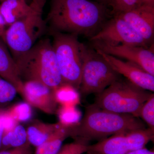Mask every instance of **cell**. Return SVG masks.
Returning a JSON list of instances; mask_svg holds the SVG:
<instances>
[{
	"instance_id": "obj_11",
	"label": "cell",
	"mask_w": 154,
	"mask_h": 154,
	"mask_svg": "<svg viewBox=\"0 0 154 154\" xmlns=\"http://www.w3.org/2000/svg\"><path fill=\"white\" fill-rule=\"evenodd\" d=\"M22 96L31 107L49 115L56 113L58 104L54 91L42 83L33 80L23 81Z\"/></svg>"
},
{
	"instance_id": "obj_27",
	"label": "cell",
	"mask_w": 154,
	"mask_h": 154,
	"mask_svg": "<svg viewBox=\"0 0 154 154\" xmlns=\"http://www.w3.org/2000/svg\"><path fill=\"white\" fill-rule=\"evenodd\" d=\"M11 118L6 114L5 109L0 108V147L5 128L8 124Z\"/></svg>"
},
{
	"instance_id": "obj_3",
	"label": "cell",
	"mask_w": 154,
	"mask_h": 154,
	"mask_svg": "<svg viewBox=\"0 0 154 154\" xmlns=\"http://www.w3.org/2000/svg\"><path fill=\"white\" fill-rule=\"evenodd\" d=\"M16 62L22 80L37 81L54 91L64 84L49 38L39 40Z\"/></svg>"
},
{
	"instance_id": "obj_22",
	"label": "cell",
	"mask_w": 154,
	"mask_h": 154,
	"mask_svg": "<svg viewBox=\"0 0 154 154\" xmlns=\"http://www.w3.org/2000/svg\"><path fill=\"white\" fill-rule=\"evenodd\" d=\"M17 91L12 84L0 76V108L12 102Z\"/></svg>"
},
{
	"instance_id": "obj_25",
	"label": "cell",
	"mask_w": 154,
	"mask_h": 154,
	"mask_svg": "<svg viewBox=\"0 0 154 154\" xmlns=\"http://www.w3.org/2000/svg\"><path fill=\"white\" fill-rule=\"evenodd\" d=\"M138 0H109L108 5L112 8V15L132 10L137 6Z\"/></svg>"
},
{
	"instance_id": "obj_19",
	"label": "cell",
	"mask_w": 154,
	"mask_h": 154,
	"mask_svg": "<svg viewBox=\"0 0 154 154\" xmlns=\"http://www.w3.org/2000/svg\"><path fill=\"white\" fill-rule=\"evenodd\" d=\"M77 90L72 86L63 84L54 91L56 100L61 106H75L79 103Z\"/></svg>"
},
{
	"instance_id": "obj_29",
	"label": "cell",
	"mask_w": 154,
	"mask_h": 154,
	"mask_svg": "<svg viewBox=\"0 0 154 154\" xmlns=\"http://www.w3.org/2000/svg\"><path fill=\"white\" fill-rule=\"evenodd\" d=\"M125 154H154V152L153 151L150 150L144 147L143 148L134 150Z\"/></svg>"
},
{
	"instance_id": "obj_8",
	"label": "cell",
	"mask_w": 154,
	"mask_h": 154,
	"mask_svg": "<svg viewBox=\"0 0 154 154\" xmlns=\"http://www.w3.org/2000/svg\"><path fill=\"white\" fill-rule=\"evenodd\" d=\"M154 130L149 128L137 130L111 136L99 142L89 145L87 154H125L143 148L153 140Z\"/></svg>"
},
{
	"instance_id": "obj_14",
	"label": "cell",
	"mask_w": 154,
	"mask_h": 154,
	"mask_svg": "<svg viewBox=\"0 0 154 154\" xmlns=\"http://www.w3.org/2000/svg\"><path fill=\"white\" fill-rule=\"evenodd\" d=\"M4 40L0 38V76L12 84L22 96L23 81L16 61Z\"/></svg>"
},
{
	"instance_id": "obj_17",
	"label": "cell",
	"mask_w": 154,
	"mask_h": 154,
	"mask_svg": "<svg viewBox=\"0 0 154 154\" xmlns=\"http://www.w3.org/2000/svg\"><path fill=\"white\" fill-rule=\"evenodd\" d=\"M71 127L62 125L46 140L36 147L35 154H57L65 140L69 137Z\"/></svg>"
},
{
	"instance_id": "obj_18",
	"label": "cell",
	"mask_w": 154,
	"mask_h": 154,
	"mask_svg": "<svg viewBox=\"0 0 154 154\" xmlns=\"http://www.w3.org/2000/svg\"><path fill=\"white\" fill-rule=\"evenodd\" d=\"M28 141L26 129L19 123L5 130L0 150L17 147Z\"/></svg>"
},
{
	"instance_id": "obj_5",
	"label": "cell",
	"mask_w": 154,
	"mask_h": 154,
	"mask_svg": "<svg viewBox=\"0 0 154 154\" xmlns=\"http://www.w3.org/2000/svg\"><path fill=\"white\" fill-rule=\"evenodd\" d=\"M151 93L122 77L96 95L94 104L104 110L139 118L141 107Z\"/></svg>"
},
{
	"instance_id": "obj_24",
	"label": "cell",
	"mask_w": 154,
	"mask_h": 154,
	"mask_svg": "<svg viewBox=\"0 0 154 154\" xmlns=\"http://www.w3.org/2000/svg\"><path fill=\"white\" fill-rule=\"evenodd\" d=\"M89 145V142L74 140L72 142L62 146L57 154H83L88 151Z\"/></svg>"
},
{
	"instance_id": "obj_31",
	"label": "cell",
	"mask_w": 154,
	"mask_h": 154,
	"mask_svg": "<svg viewBox=\"0 0 154 154\" xmlns=\"http://www.w3.org/2000/svg\"><path fill=\"white\" fill-rule=\"evenodd\" d=\"M97 1H98L99 2L103 3V4L107 5V6L108 5L109 0H97Z\"/></svg>"
},
{
	"instance_id": "obj_20",
	"label": "cell",
	"mask_w": 154,
	"mask_h": 154,
	"mask_svg": "<svg viewBox=\"0 0 154 154\" xmlns=\"http://www.w3.org/2000/svg\"><path fill=\"white\" fill-rule=\"evenodd\" d=\"M5 110L9 117L19 123L28 121L33 114L31 106L26 102L18 103Z\"/></svg>"
},
{
	"instance_id": "obj_32",
	"label": "cell",
	"mask_w": 154,
	"mask_h": 154,
	"mask_svg": "<svg viewBox=\"0 0 154 154\" xmlns=\"http://www.w3.org/2000/svg\"><path fill=\"white\" fill-rule=\"evenodd\" d=\"M5 1V0H0V2H3V1Z\"/></svg>"
},
{
	"instance_id": "obj_2",
	"label": "cell",
	"mask_w": 154,
	"mask_h": 154,
	"mask_svg": "<svg viewBox=\"0 0 154 154\" xmlns=\"http://www.w3.org/2000/svg\"><path fill=\"white\" fill-rule=\"evenodd\" d=\"M146 128L139 118L104 110L93 104L86 108L82 120L71 126L69 137L89 142Z\"/></svg>"
},
{
	"instance_id": "obj_23",
	"label": "cell",
	"mask_w": 154,
	"mask_h": 154,
	"mask_svg": "<svg viewBox=\"0 0 154 154\" xmlns=\"http://www.w3.org/2000/svg\"><path fill=\"white\" fill-rule=\"evenodd\" d=\"M141 117L149 128L154 130V95L152 94L149 98L143 105L140 113Z\"/></svg>"
},
{
	"instance_id": "obj_12",
	"label": "cell",
	"mask_w": 154,
	"mask_h": 154,
	"mask_svg": "<svg viewBox=\"0 0 154 154\" xmlns=\"http://www.w3.org/2000/svg\"><path fill=\"white\" fill-rule=\"evenodd\" d=\"M96 51L119 74L123 76L125 79L139 88L152 93L154 92V76L133 63L122 60L119 58Z\"/></svg>"
},
{
	"instance_id": "obj_16",
	"label": "cell",
	"mask_w": 154,
	"mask_h": 154,
	"mask_svg": "<svg viewBox=\"0 0 154 154\" xmlns=\"http://www.w3.org/2000/svg\"><path fill=\"white\" fill-rule=\"evenodd\" d=\"M62 125L35 120L26 129L27 139L31 146L37 147L50 137Z\"/></svg>"
},
{
	"instance_id": "obj_26",
	"label": "cell",
	"mask_w": 154,
	"mask_h": 154,
	"mask_svg": "<svg viewBox=\"0 0 154 154\" xmlns=\"http://www.w3.org/2000/svg\"><path fill=\"white\" fill-rule=\"evenodd\" d=\"M33 150L32 146L28 141L24 144L17 147L8 149L0 150V154H33Z\"/></svg>"
},
{
	"instance_id": "obj_9",
	"label": "cell",
	"mask_w": 154,
	"mask_h": 154,
	"mask_svg": "<svg viewBox=\"0 0 154 154\" xmlns=\"http://www.w3.org/2000/svg\"><path fill=\"white\" fill-rule=\"evenodd\" d=\"M90 40L112 45H127L146 48L151 46L125 20L114 15L106 21Z\"/></svg>"
},
{
	"instance_id": "obj_4",
	"label": "cell",
	"mask_w": 154,
	"mask_h": 154,
	"mask_svg": "<svg viewBox=\"0 0 154 154\" xmlns=\"http://www.w3.org/2000/svg\"><path fill=\"white\" fill-rule=\"evenodd\" d=\"M46 1L32 0L29 13L6 30L4 41L15 61L28 52L46 30L42 17Z\"/></svg>"
},
{
	"instance_id": "obj_13",
	"label": "cell",
	"mask_w": 154,
	"mask_h": 154,
	"mask_svg": "<svg viewBox=\"0 0 154 154\" xmlns=\"http://www.w3.org/2000/svg\"><path fill=\"white\" fill-rule=\"evenodd\" d=\"M113 15L125 20L149 45H153L154 6H137L130 11Z\"/></svg>"
},
{
	"instance_id": "obj_10",
	"label": "cell",
	"mask_w": 154,
	"mask_h": 154,
	"mask_svg": "<svg viewBox=\"0 0 154 154\" xmlns=\"http://www.w3.org/2000/svg\"><path fill=\"white\" fill-rule=\"evenodd\" d=\"M94 49L116 57L124 59L137 65L147 72L154 76V48L127 45H112L99 42H92Z\"/></svg>"
},
{
	"instance_id": "obj_6",
	"label": "cell",
	"mask_w": 154,
	"mask_h": 154,
	"mask_svg": "<svg viewBox=\"0 0 154 154\" xmlns=\"http://www.w3.org/2000/svg\"><path fill=\"white\" fill-rule=\"evenodd\" d=\"M53 47L63 84L79 89L82 61L81 43L78 35L50 32Z\"/></svg>"
},
{
	"instance_id": "obj_15",
	"label": "cell",
	"mask_w": 154,
	"mask_h": 154,
	"mask_svg": "<svg viewBox=\"0 0 154 154\" xmlns=\"http://www.w3.org/2000/svg\"><path fill=\"white\" fill-rule=\"evenodd\" d=\"M30 9L27 0H5L0 5V14L9 27L26 16Z\"/></svg>"
},
{
	"instance_id": "obj_7",
	"label": "cell",
	"mask_w": 154,
	"mask_h": 154,
	"mask_svg": "<svg viewBox=\"0 0 154 154\" xmlns=\"http://www.w3.org/2000/svg\"><path fill=\"white\" fill-rule=\"evenodd\" d=\"M82 57V68L79 91L84 96L100 94L122 77L99 53L83 43Z\"/></svg>"
},
{
	"instance_id": "obj_28",
	"label": "cell",
	"mask_w": 154,
	"mask_h": 154,
	"mask_svg": "<svg viewBox=\"0 0 154 154\" xmlns=\"http://www.w3.org/2000/svg\"><path fill=\"white\" fill-rule=\"evenodd\" d=\"M6 27L8 26L6 25L5 21L0 14V38H2L4 40L5 39V33L7 30L6 29Z\"/></svg>"
},
{
	"instance_id": "obj_1",
	"label": "cell",
	"mask_w": 154,
	"mask_h": 154,
	"mask_svg": "<svg viewBox=\"0 0 154 154\" xmlns=\"http://www.w3.org/2000/svg\"><path fill=\"white\" fill-rule=\"evenodd\" d=\"M107 5L89 0H51L46 23L50 32L91 38L112 15Z\"/></svg>"
},
{
	"instance_id": "obj_30",
	"label": "cell",
	"mask_w": 154,
	"mask_h": 154,
	"mask_svg": "<svg viewBox=\"0 0 154 154\" xmlns=\"http://www.w3.org/2000/svg\"><path fill=\"white\" fill-rule=\"evenodd\" d=\"M144 5L154 6V0H138L137 7Z\"/></svg>"
},
{
	"instance_id": "obj_21",
	"label": "cell",
	"mask_w": 154,
	"mask_h": 154,
	"mask_svg": "<svg viewBox=\"0 0 154 154\" xmlns=\"http://www.w3.org/2000/svg\"><path fill=\"white\" fill-rule=\"evenodd\" d=\"M75 106H61L57 111L59 122L62 125L72 126L79 122V113Z\"/></svg>"
}]
</instances>
